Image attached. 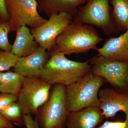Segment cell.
I'll return each instance as SVG.
<instances>
[{"label":"cell","mask_w":128,"mask_h":128,"mask_svg":"<svg viewBox=\"0 0 128 128\" xmlns=\"http://www.w3.org/2000/svg\"><path fill=\"white\" fill-rule=\"evenodd\" d=\"M49 53V58L40 77L51 85L68 86L77 82L91 70L89 61L70 60L63 53L54 50Z\"/></svg>","instance_id":"obj_1"},{"label":"cell","mask_w":128,"mask_h":128,"mask_svg":"<svg viewBox=\"0 0 128 128\" xmlns=\"http://www.w3.org/2000/svg\"><path fill=\"white\" fill-rule=\"evenodd\" d=\"M102 40L93 26L73 21L57 37L52 50L65 55L84 54L96 50Z\"/></svg>","instance_id":"obj_2"},{"label":"cell","mask_w":128,"mask_h":128,"mask_svg":"<svg viewBox=\"0 0 128 128\" xmlns=\"http://www.w3.org/2000/svg\"><path fill=\"white\" fill-rule=\"evenodd\" d=\"M105 80L90 70L77 82L66 86V102L69 112L99 107L98 94Z\"/></svg>","instance_id":"obj_3"},{"label":"cell","mask_w":128,"mask_h":128,"mask_svg":"<svg viewBox=\"0 0 128 128\" xmlns=\"http://www.w3.org/2000/svg\"><path fill=\"white\" fill-rule=\"evenodd\" d=\"M111 0H87L86 5L78 8L73 21L100 28L105 34H118L120 30L112 16Z\"/></svg>","instance_id":"obj_4"},{"label":"cell","mask_w":128,"mask_h":128,"mask_svg":"<svg viewBox=\"0 0 128 128\" xmlns=\"http://www.w3.org/2000/svg\"><path fill=\"white\" fill-rule=\"evenodd\" d=\"M52 86L40 77H24L17 100L24 115L38 114L49 98Z\"/></svg>","instance_id":"obj_5"},{"label":"cell","mask_w":128,"mask_h":128,"mask_svg":"<svg viewBox=\"0 0 128 128\" xmlns=\"http://www.w3.org/2000/svg\"><path fill=\"white\" fill-rule=\"evenodd\" d=\"M48 100L38 112L37 117L42 128L63 127L70 112L66 102V86L53 85Z\"/></svg>","instance_id":"obj_6"},{"label":"cell","mask_w":128,"mask_h":128,"mask_svg":"<svg viewBox=\"0 0 128 128\" xmlns=\"http://www.w3.org/2000/svg\"><path fill=\"white\" fill-rule=\"evenodd\" d=\"M11 32H16L23 26L35 28L48 20L38 10L36 0H5Z\"/></svg>","instance_id":"obj_7"},{"label":"cell","mask_w":128,"mask_h":128,"mask_svg":"<svg viewBox=\"0 0 128 128\" xmlns=\"http://www.w3.org/2000/svg\"><path fill=\"white\" fill-rule=\"evenodd\" d=\"M89 61L94 74L103 78L120 92L128 94V63L98 55Z\"/></svg>","instance_id":"obj_8"},{"label":"cell","mask_w":128,"mask_h":128,"mask_svg":"<svg viewBox=\"0 0 128 128\" xmlns=\"http://www.w3.org/2000/svg\"><path fill=\"white\" fill-rule=\"evenodd\" d=\"M74 16L64 12L53 14L43 25L31 29V33L41 48L49 52L58 36L73 22Z\"/></svg>","instance_id":"obj_9"},{"label":"cell","mask_w":128,"mask_h":128,"mask_svg":"<svg viewBox=\"0 0 128 128\" xmlns=\"http://www.w3.org/2000/svg\"><path fill=\"white\" fill-rule=\"evenodd\" d=\"M99 108L104 116H114L117 113L122 112L126 115L125 121L128 122V94L110 88L100 90L98 94Z\"/></svg>","instance_id":"obj_10"},{"label":"cell","mask_w":128,"mask_h":128,"mask_svg":"<svg viewBox=\"0 0 128 128\" xmlns=\"http://www.w3.org/2000/svg\"><path fill=\"white\" fill-rule=\"evenodd\" d=\"M49 53L40 46L32 54L18 58L14 72L24 77H40L50 57Z\"/></svg>","instance_id":"obj_11"},{"label":"cell","mask_w":128,"mask_h":128,"mask_svg":"<svg viewBox=\"0 0 128 128\" xmlns=\"http://www.w3.org/2000/svg\"><path fill=\"white\" fill-rule=\"evenodd\" d=\"M96 50L99 56L128 63V29L119 36L110 37Z\"/></svg>","instance_id":"obj_12"},{"label":"cell","mask_w":128,"mask_h":128,"mask_svg":"<svg viewBox=\"0 0 128 128\" xmlns=\"http://www.w3.org/2000/svg\"><path fill=\"white\" fill-rule=\"evenodd\" d=\"M103 117L102 110L98 107L70 112L66 121V128H95Z\"/></svg>","instance_id":"obj_13"},{"label":"cell","mask_w":128,"mask_h":128,"mask_svg":"<svg viewBox=\"0 0 128 128\" xmlns=\"http://www.w3.org/2000/svg\"><path fill=\"white\" fill-rule=\"evenodd\" d=\"M38 10L49 17L53 14L64 12L75 16L80 5L87 0H36Z\"/></svg>","instance_id":"obj_14"},{"label":"cell","mask_w":128,"mask_h":128,"mask_svg":"<svg viewBox=\"0 0 128 128\" xmlns=\"http://www.w3.org/2000/svg\"><path fill=\"white\" fill-rule=\"evenodd\" d=\"M16 40L12 45L11 52L18 58L32 54L39 48L31 30L26 26H23L17 31Z\"/></svg>","instance_id":"obj_15"},{"label":"cell","mask_w":128,"mask_h":128,"mask_svg":"<svg viewBox=\"0 0 128 128\" xmlns=\"http://www.w3.org/2000/svg\"><path fill=\"white\" fill-rule=\"evenodd\" d=\"M24 76L16 72H0V92L18 97L23 84Z\"/></svg>","instance_id":"obj_16"},{"label":"cell","mask_w":128,"mask_h":128,"mask_svg":"<svg viewBox=\"0 0 128 128\" xmlns=\"http://www.w3.org/2000/svg\"><path fill=\"white\" fill-rule=\"evenodd\" d=\"M112 16L120 30L128 29V0H111Z\"/></svg>","instance_id":"obj_17"},{"label":"cell","mask_w":128,"mask_h":128,"mask_svg":"<svg viewBox=\"0 0 128 128\" xmlns=\"http://www.w3.org/2000/svg\"><path fill=\"white\" fill-rule=\"evenodd\" d=\"M14 125L19 126L25 125L23 114L18 102L10 104L0 113Z\"/></svg>","instance_id":"obj_18"},{"label":"cell","mask_w":128,"mask_h":128,"mask_svg":"<svg viewBox=\"0 0 128 128\" xmlns=\"http://www.w3.org/2000/svg\"><path fill=\"white\" fill-rule=\"evenodd\" d=\"M11 32L9 21L0 16V49L4 51H11L12 45L9 42L8 35Z\"/></svg>","instance_id":"obj_19"},{"label":"cell","mask_w":128,"mask_h":128,"mask_svg":"<svg viewBox=\"0 0 128 128\" xmlns=\"http://www.w3.org/2000/svg\"><path fill=\"white\" fill-rule=\"evenodd\" d=\"M18 58L10 52L0 51V72L7 71L16 65Z\"/></svg>","instance_id":"obj_20"},{"label":"cell","mask_w":128,"mask_h":128,"mask_svg":"<svg viewBox=\"0 0 128 128\" xmlns=\"http://www.w3.org/2000/svg\"><path fill=\"white\" fill-rule=\"evenodd\" d=\"M18 97L7 93L0 94V113L8 105L18 100Z\"/></svg>","instance_id":"obj_21"},{"label":"cell","mask_w":128,"mask_h":128,"mask_svg":"<svg viewBox=\"0 0 128 128\" xmlns=\"http://www.w3.org/2000/svg\"><path fill=\"white\" fill-rule=\"evenodd\" d=\"M98 128H128V122L125 120L123 122L106 121Z\"/></svg>","instance_id":"obj_22"},{"label":"cell","mask_w":128,"mask_h":128,"mask_svg":"<svg viewBox=\"0 0 128 128\" xmlns=\"http://www.w3.org/2000/svg\"><path fill=\"white\" fill-rule=\"evenodd\" d=\"M24 124L26 128H40V125L38 118L34 119L31 114L24 116Z\"/></svg>","instance_id":"obj_23"},{"label":"cell","mask_w":128,"mask_h":128,"mask_svg":"<svg viewBox=\"0 0 128 128\" xmlns=\"http://www.w3.org/2000/svg\"><path fill=\"white\" fill-rule=\"evenodd\" d=\"M0 16L4 20H9L5 0H0Z\"/></svg>","instance_id":"obj_24"},{"label":"cell","mask_w":128,"mask_h":128,"mask_svg":"<svg viewBox=\"0 0 128 128\" xmlns=\"http://www.w3.org/2000/svg\"><path fill=\"white\" fill-rule=\"evenodd\" d=\"M0 128H15L14 124L0 114Z\"/></svg>","instance_id":"obj_25"},{"label":"cell","mask_w":128,"mask_h":128,"mask_svg":"<svg viewBox=\"0 0 128 128\" xmlns=\"http://www.w3.org/2000/svg\"><path fill=\"white\" fill-rule=\"evenodd\" d=\"M64 128V127H58V128Z\"/></svg>","instance_id":"obj_26"}]
</instances>
